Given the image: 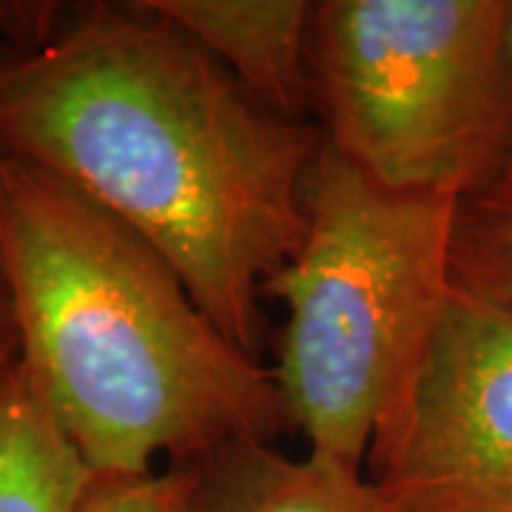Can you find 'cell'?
I'll return each instance as SVG.
<instances>
[{"label":"cell","mask_w":512,"mask_h":512,"mask_svg":"<svg viewBox=\"0 0 512 512\" xmlns=\"http://www.w3.org/2000/svg\"><path fill=\"white\" fill-rule=\"evenodd\" d=\"M322 143L316 123L262 109L146 0L74 3L49 43L3 57L0 151L126 222L254 359L262 291L302 242Z\"/></svg>","instance_id":"1"},{"label":"cell","mask_w":512,"mask_h":512,"mask_svg":"<svg viewBox=\"0 0 512 512\" xmlns=\"http://www.w3.org/2000/svg\"><path fill=\"white\" fill-rule=\"evenodd\" d=\"M0 268L29 373L94 476L291 433L274 367L222 333L126 222L0 151Z\"/></svg>","instance_id":"2"},{"label":"cell","mask_w":512,"mask_h":512,"mask_svg":"<svg viewBox=\"0 0 512 512\" xmlns=\"http://www.w3.org/2000/svg\"><path fill=\"white\" fill-rule=\"evenodd\" d=\"M458 202L387 188L319 148L302 242L262 291L285 308L271 367L308 453L365 470L453 291Z\"/></svg>","instance_id":"3"},{"label":"cell","mask_w":512,"mask_h":512,"mask_svg":"<svg viewBox=\"0 0 512 512\" xmlns=\"http://www.w3.org/2000/svg\"><path fill=\"white\" fill-rule=\"evenodd\" d=\"M322 140L396 191L473 197L510 171V0H319Z\"/></svg>","instance_id":"4"},{"label":"cell","mask_w":512,"mask_h":512,"mask_svg":"<svg viewBox=\"0 0 512 512\" xmlns=\"http://www.w3.org/2000/svg\"><path fill=\"white\" fill-rule=\"evenodd\" d=\"M365 478L382 512H512V313L453 282Z\"/></svg>","instance_id":"5"},{"label":"cell","mask_w":512,"mask_h":512,"mask_svg":"<svg viewBox=\"0 0 512 512\" xmlns=\"http://www.w3.org/2000/svg\"><path fill=\"white\" fill-rule=\"evenodd\" d=\"M220 63L262 109L313 123L308 0H146Z\"/></svg>","instance_id":"6"},{"label":"cell","mask_w":512,"mask_h":512,"mask_svg":"<svg viewBox=\"0 0 512 512\" xmlns=\"http://www.w3.org/2000/svg\"><path fill=\"white\" fill-rule=\"evenodd\" d=\"M183 512H382L362 467L276 441H239L174 464Z\"/></svg>","instance_id":"7"},{"label":"cell","mask_w":512,"mask_h":512,"mask_svg":"<svg viewBox=\"0 0 512 512\" xmlns=\"http://www.w3.org/2000/svg\"><path fill=\"white\" fill-rule=\"evenodd\" d=\"M92 470L23 365L0 376V512H77Z\"/></svg>","instance_id":"8"},{"label":"cell","mask_w":512,"mask_h":512,"mask_svg":"<svg viewBox=\"0 0 512 512\" xmlns=\"http://www.w3.org/2000/svg\"><path fill=\"white\" fill-rule=\"evenodd\" d=\"M453 279L512 313V174L458 202Z\"/></svg>","instance_id":"9"},{"label":"cell","mask_w":512,"mask_h":512,"mask_svg":"<svg viewBox=\"0 0 512 512\" xmlns=\"http://www.w3.org/2000/svg\"><path fill=\"white\" fill-rule=\"evenodd\" d=\"M77 512H183V487L174 464L151 473L92 476Z\"/></svg>","instance_id":"10"},{"label":"cell","mask_w":512,"mask_h":512,"mask_svg":"<svg viewBox=\"0 0 512 512\" xmlns=\"http://www.w3.org/2000/svg\"><path fill=\"white\" fill-rule=\"evenodd\" d=\"M72 3H0V35L12 46L9 55L35 52L49 43L69 18Z\"/></svg>","instance_id":"11"},{"label":"cell","mask_w":512,"mask_h":512,"mask_svg":"<svg viewBox=\"0 0 512 512\" xmlns=\"http://www.w3.org/2000/svg\"><path fill=\"white\" fill-rule=\"evenodd\" d=\"M20 362V336L18 322H15V308H12V296H9V285L0 268V376L6 370Z\"/></svg>","instance_id":"12"},{"label":"cell","mask_w":512,"mask_h":512,"mask_svg":"<svg viewBox=\"0 0 512 512\" xmlns=\"http://www.w3.org/2000/svg\"><path fill=\"white\" fill-rule=\"evenodd\" d=\"M510 72H512V0H510ZM510 174H512V154H510Z\"/></svg>","instance_id":"13"},{"label":"cell","mask_w":512,"mask_h":512,"mask_svg":"<svg viewBox=\"0 0 512 512\" xmlns=\"http://www.w3.org/2000/svg\"><path fill=\"white\" fill-rule=\"evenodd\" d=\"M0 72H3V57H0Z\"/></svg>","instance_id":"14"}]
</instances>
